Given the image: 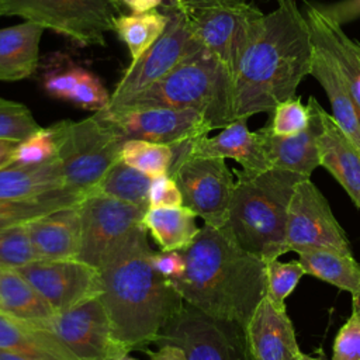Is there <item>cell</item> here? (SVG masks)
Here are the masks:
<instances>
[{
  "mask_svg": "<svg viewBox=\"0 0 360 360\" xmlns=\"http://www.w3.org/2000/svg\"><path fill=\"white\" fill-rule=\"evenodd\" d=\"M149 360H187L183 350L174 345L162 343L155 352H149Z\"/></svg>",
  "mask_w": 360,
  "mask_h": 360,
  "instance_id": "ee69618b",
  "label": "cell"
},
{
  "mask_svg": "<svg viewBox=\"0 0 360 360\" xmlns=\"http://www.w3.org/2000/svg\"><path fill=\"white\" fill-rule=\"evenodd\" d=\"M308 108L311 112V121L307 129L300 134L280 136L274 135L269 125L257 129L264 153L271 167H278L290 172H295L301 176L309 177L311 173L321 166L318 135L322 128L321 122V104L315 97H309Z\"/></svg>",
  "mask_w": 360,
  "mask_h": 360,
  "instance_id": "ac0fdd59",
  "label": "cell"
},
{
  "mask_svg": "<svg viewBox=\"0 0 360 360\" xmlns=\"http://www.w3.org/2000/svg\"><path fill=\"white\" fill-rule=\"evenodd\" d=\"M117 3L124 4L132 13H145L155 10L158 6L163 3V0H115Z\"/></svg>",
  "mask_w": 360,
  "mask_h": 360,
  "instance_id": "f6af8a7d",
  "label": "cell"
},
{
  "mask_svg": "<svg viewBox=\"0 0 360 360\" xmlns=\"http://www.w3.org/2000/svg\"><path fill=\"white\" fill-rule=\"evenodd\" d=\"M181 252L186 270L172 281L183 301L218 322L245 328L266 295V262L242 249L224 228L207 224Z\"/></svg>",
  "mask_w": 360,
  "mask_h": 360,
  "instance_id": "7a4b0ae2",
  "label": "cell"
},
{
  "mask_svg": "<svg viewBox=\"0 0 360 360\" xmlns=\"http://www.w3.org/2000/svg\"><path fill=\"white\" fill-rule=\"evenodd\" d=\"M0 312H1V309H0Z\"/></svg>",
  "mask_w": 360,
  "mask_h": 360,
  "instance_id": "816d5d0a",
  "label": "cell"
},
{
  "mask_svg": "<svg viewBox=\"0 0 360 360\" xmlns=\"http://www.w3.org/2000/svg\"><path fill=\"white\" fill-rule=\"evenodd\" d=\"M150 183V177L120 160L104 174L90 193H100L149 210Z\"/></svg>",
  "mask_w": 360,
  "mask_h": 360,
  "instance_id": "1f68e13d",
  "label": "cell"
},
{
  "mask_svg": "<svg viewBox=\"0 0 360 360\" xmlns=\"http://www.w3.org/2000/svg\"><path fill=\"white\" fill-rule=\"evenodd\" d=\"M232 79L222 65L202 46L181 60L160 80L124 105L174 107L202 111L215 128L232 122Z\"/></svg>",
  "mask_w": 360,
  "mask_h": 360,
  "instance_id": "5b68a950",
  "label": "cell"
},
{
  "mask_svg": "<svg viewBox=\"0 0 360 360\" xmlns=\"http://www.w3.org/2000/svg\"><path fill=\"white\" fill-rule=\"evenodd\" d=\"M183 205V195L176 181L169 176L152 179L149 188V208Z\"/></svg>",
  "mask_w": 360,
  "mask_h": 360,
  "instance_id": "b9f144b4",
  "label": "cell"
},
{
  "mask_svg": "<svg viewBox=\"0 0 360 360\" xmlns=\"http://www.w3.org/2000/svg\"><path fill=\"white\" fill-rule=\"evenodd\" d=\"M15 146H17V142L0 141V169L11 163V155Z\"/></svg>",
  "mask_w": 360,
  "mask_h": 360,
  "instance_id": "bcb514c9",
  "label": "cell"
},
{
  "mask_svg": "<svg viewBox=\"0 0 360 360\" xmlns=\"http://www.w3.org/2000/svg\"><path fill=\"white\" fill-rule=\"evenodd\" d=\"M309 121L311 112L308 105H304L300 97L292 96L273 110V120L269 124V128L274 135L288 136L307 129Z\"/></svg>",
  "mask_w": 360,
  "mask_h": 360,
  "instance_id": "74e56055",
  "label": "cell"
},
{
  "mask_svg": "<svg viewBox=\"0 0 360 360\" xmlns=\"http://www.w3.org/2000/svg\"><path fill=\"white\" fill-rule=\"evenodd\" d=\"M100 112L125 141L143 139L174 146L212 131L207 115L195 108L121 107Z\"/></svg>",
  "mask_w": 360,
  "mask_h": 360,
  "instance_id": "8fae6325",
  "label": "cell"
},
{
  "mask_svg": "<svg viewBox=\"0 0 360 360\" xmlns=\"http://www.w3.org/2000/svg\"><path fill=\"white\" fill-rule=\"evenodd\" d=\"M297 253L307 274L350 294L360 290V264L352 253L330 249H308Z\"/></svg>",
  "mask_w": 360,
  "mask_h": 360,
  "instance_id": "f1b7e54d",
  "label": "cell"
},
{
  "mask_svg": "<svg viewBox=\"0 0 360 360\" xmlns=\"http://www.w3.org/2000/svg\"><path fill=\"white\" fill-rule=\"evenodd\" d=\"M235 187L224 229L245 250L266 263L287 253L285 226L291 195L305 176L270 167L235 170Z\"/></svg>",
  "mask_w": 360,
  "mask_h": 360,
  "instance_id": "277c9868",
  "label": "cell"
},
{
  "mask_svg": "<svg viewBox=\"0 0 360 360\" xmlns=\"http://www.w3.org/2000/svg\"><path fill=\"white\" fill-rule=\"evenodd\" d=\"M152 263L160 274L170 280L180 278L186 270V259L180 250L155 252L152 256Z\"/></svg>",
  "mask_w": 360,
  "mask_h": 360,
  "instance_id": "7bdbcfd3",
  "label": "cell"
},
{
  "mask_svg": "<svg viewBox=\"0 0 360 360\" xmlns=\"http://www.w3.org/2000/svg\"><path fill=\"white\" fill-rule=\"evenodd\" d=\"M0 309L45 329L56 314L18 271L6 269H0Z\"/></svg>",
  "mask_w": 360,
  "mask_h": 360,
  "instance_id": "4316f807",
  "label": "cell"
},
{
  "mask_svg": "<svg viewBox=\"0 0 360 360\" xmlns=\"http://www.w3.org/2000/svg\"><path fill=\"white\" fill-rule=\"evenodd\" d=\"M287 250L330 249L352 253L349 239L319 188L304 177L297 183L287 211Z\"/></svg>",
  "mask_w": 360,
  "mask_h": 360,
  "instance_id": "4fadbf2b",
  "label": "cell"
},
{
  "mask_svg": "<svg viewBox=\"0 0 360 360\" xmlns=\"http://www.w3.org/2000/svg\"><path fill=\"white\" fill-rule=\"evenodd\" d=\"M169 22L158 41L122 75L115 86L107 108L127 104L145 89L160 80L181 60L202 48L184 18L170 6L165 7Z\"/></svg>",
  "mask_w": 360,
  "mask_h": 360,
  "instance_id": "30bf717a",
  "label": "cell"
},
{
  "mask_svg": "<svg viewBox=\"0 0 360 360\" xmlns=\"http://www.w3.org/2000/svg\"><path fill=\"white\" fill-rule=\"evenodd\" d=\"M190 149L197 156L233 159L246 172H263L271 167L257 131H249L246 120L231 122L215 136L193 139Z\"/></svg>",
  "mask_w": 360,
  "mask_h": 360,
  "instance_id": "7402d4cb",
  "label": "cell"
},
{
  "mask_svg": "<svg viewBox=\"0 0 360 360\" xmlns=\"http://www.w3.org/2000/svg\"><path fill=\"white\" fill-rule=\"evenodd\" d=\"M121 160L155 179L169 173L173 162V148L143 139H127L121 149Z\"/></svg>",
  "mask_w": 360,
  "mask_h": 360,
  "instance_id": "d6a6232c",
  "label": "cell"
},
{
  "mask_svg": "<svg viewBox=\"0 0 360 360\" xmlns=\"http://www.w3.org/2000/svg\"><path fill=\"white\" fill-rule=\"evenodd\" d=\"M39 260L32 246L27 224L0 231V269L18 270Z\"/></svg>",
  "mask_w": 360,
  "mask_h": 360,
  "instance_id": "836d02e7",
  "label": "cell"
},
{
  "mask_svg": "<svg viewBox=\"0 0 360 360\" xmlns=\"http://www.w3.org/2000/svg\"><path fill=\"white\" fill-rule=\"evenodd\" d=\"M18 271L55 312H65L103 294L97 267L79 259L37 260Z\"/></svg>",
  "mask_w": 360,
  "mask_h": 360,
  "instance_id": "5bb4252c",
  "label": "cell"
},
{
  "mask_svg": "<svg viewBox=\"0 0 360 360\" xmlns=\"http://www.w3.org/2000/svg\"><path fill=\"white\" fill-rule=\"evenodd\" d=\"M120 360H136V359H134V357H129V356H124L122 359H120Z\"/></svg>",
  "mask_w": 360,
  "mask_h": 360,
  "instance_id": "f907efd6",
  "label": "cell"
},
{
  "mask_svg": "<svg viewBox=\"0 0 360 360\" xmlns=\"http://www.w3.org/2000/svg\"><path fill=\"white\" fill-rule=\"evenodd\" d=\"M319 115L322 122L318 135L321 166L336 179L354 205L360 208V152L322 105Z\"/></svg>",
  "mask_w": 360,
  "mask_h": 360,
  "instance_id": "44dd1931",
  "label": "cell"
},
{
  "mask_svg": "<svg viewBox=\"0 0 360 360\" xmlns=\"http://www.w3.org/2000/svg\"><path fill=\"white\" fill-rule=\"evenodd\" d=\"M352 315L360 319V290L352 294Z\"/></svg>",
  "mask_w": 360,
  "mask_h": 360,
  "instance_id": "7dc6e473",
  "label": "cell"
},
{
  "mask_svg": "<svg viewBox=\"0 0 360 360\" xmlns=\"http://www.w3.org/2000/svg\"><path fill=\"white\" fill-rule=\"evenodd\" d=\"M44 30L31 21L0 28V82H17L34 75Z\"/></svg>",
  "mask_w": 360,
  "mask_h": 360,
  "instance_id": "d4e9b609",
  "label": "cell"
},
{
  "mask_svg": "<svg viewBox=\"0 0 360 360\" xmlns=\"http://www.w3.org/2000/svg\"><path fill=\"white\" fill-rule=\"evenodd\" d=\"M146 228L136 226L100 266L103 294L114 336L129 350L155 343L169 318L184 304L173 281L153 263Z\"/></svg>",
  "mask_w": 360,
  "mask_h": 360,
  "instance_id": "3957f363",
  "label": "cell"
},
{
  "mask_svg": "<svg viewBox=\"0 0 360 360\" xmlns=\"http://www.w3.org/2000/svg\"><path fill=\"white\" fill-rule=\"evenodd\" d=\"M84 72V68H80L72 62H62V65H53L45 72L42 77L44 90L51 97L69 100L70 93L73 91Z\"/></svg>",
  "mask_w": 360,
  "mask_h": 360,
  "instance_id": "f35d334b",
  "label": "cell"
},
{
  "mask_svg": "<svg viewBox=\"0 0 360 360\" xmlns=\"http://www.w3.org/2000/svg\"><path fill=\"white\" fill-rule=\"evenodd\" d=\"M146 210L100 194L87 193L80 201V250L77 259L97 269L110 252L142 225Z\"/></svg>",
  "mask_w": 360,
  "mask_h": 360,
  "instance_id": "7c38bea8",
  "label": "cell"
},
{
  "mask_svg": "<svg viewBox=\"0 0 360 360\" xmlns=\"http://www.w3.org/2000/svg\"><path fill=\"white\" fill-rule=\"evenodd\" d=\"M307 274L300 260L266 263V295L278 307H285V298L294 291L300 278Z\"/></svg>",
  "mask_w": 360,
  "mask_h": 360,
  "instance_id": "e575fe53",
  "label": "cell"
},
{
  "mask_svg": "<svg viewBox=\"0 0 360 360\" xmlns=\"http://www.w3.org/2000/svg\"><path fill=\"white\" fill-rule=\"evenodd\" d=\"M115 0H0V15H17L80 46H103L121 14Z\"/></svg>",
  "mask_w": 360,
  "mask_h": 360,
  "instance_id": "ba28073f",
  "label": "cell"
},
{
  "mask_svg": "<svg viewBox=\"0 0 360 360\" xmlns=\"http://www.w3.org/2000/svg\"><path fill=\"white\" fill-rule=\"evenodd\" d=\"M332 360H360V319L354 315H350L339 329L333 343Z\"/></svg>",
  "mask_w": 360,
  "mask_h": 360,
  "instance_id": "60d3db41",
  "label": "cell"
},
{
  "mask_svg": "<svg viewBox=\"0 0 360 360\" xmlns=\"http://www.w3.org/2000/svg\"><path fill=\"white\" fill-rule=\"evenodd\" d=\"M86 193L62 187L37 197L0 201V231L25 225L56 210L80 202Z\"/></svg>",
  "mask_w": 360,
  "mask_h": 360,
  "instance_id": "f546056e",
  "label": "cell"
},
{
  "mask_svg": "<svg viewBox=\"0 0 360 360\" xmlns=\"http://www.w3.org/2000/svg\"><path fill=\"white\" fill-rule=\"evenodd\" d=\"M315 46L295 0H278L257 21L232 80V122L273 112L311 75Z\"/></svg>",
  "mask_w": 360,
  "mask_h": 360,
  "instance_id": "6da1fadb",
  "label": "cell"
},
{
  "mask_svg": "<svg viewBox=\"0 0 360 360\" xmlns=\"http://www.w3.org/2000/svg\"><path fill=\"white\" fill-rule=\"evenodd\" d=\"M39 128L32 112L24 104L0 98V141L18 143Z\"/></svg>",
  "mask_w": 360,
  "mask_h": 360,
  "instance_id": "d590c367",
  "label": "cell"
},
{
  "mask_svg": "<svg viewBox=\"0 0 360 360\" xmlns=\"http://www.w3.org/2000/svg\"><path fill=\"white\" fill-rule=\"evenodd\" d=\"M193 141V139H191ZM186 141L173 148L169 176L179 186L183 205L214 228H224L235 187V176L222 158L197 156Z\"/></svg>",
  "mask_w": 360,
  "mask_h": 360,
  "instance_id": "9c48e42d",
  "label": "cell"
},
{
  "mask_svg": "<svg viewBox=\"0 0 360 360\" xmlns=\"http://www.w3.org/2000/svg\"><path fill=\"white\" fill-rule=\"evenodd\" d=\"M305 17L314 42L322 45L332 55L360 111V42L343 31L338 14L329 8L307 4Z\"/></svg>",
  "mask_w": 360,
  "mask_h": 360,
  "instance_id": "d6986e66",
  "label": "cell"
},
{
  "mask_svg": "<svg viewBox=\"0 0 360 360\" xmlns=\"http://www.w3.org/2000/svg\"><path fill=\"white\" fill-rule=\"evenodd\" d=\"M68 187L58 158L39 165L10 163L0 169V201L37 197Z\"/></svg>",
  "mask_w": 360,
  "mask_h": 360,
  "instance_id": "484cf974",
  "label": "cell"
},
{
  "mask_svg": "<svg viewBox=\"0 0 360 360\" xmlns=\"http://www.w3.org/2000/svg\"><path fill=\"white\" fill-rule=\"evenodd\" d=\"M51 129L68 187L87 194L121 160L125 139L100 111L80 121H59Z\"/></svg>",
  "mask_w": 360,
  "mask_h": 360,
  "instance_id": "8992f818",
  "label": "cell"
},
{
  "mask_svg": "<svg viewBox=\"0 0 360 360\" xmlns=\"http://www.w3.org/2000/svg\"><path fill=\"white\" fill-rule=\"evenodd\" d=\"M197 214L186 205L146 210L142 225L162 250H184L200 232Z\"/></svg>",
  "mask_w": 360,
  "mask_h": 360,
  "instance_id": "83f0119b",
  "label": "cell"
},
{
  "mask_svg": "<svg viewBox=\"0 0 360 360\" xmlns=\"http://www.w3.org/2000/svg\"><path fill=\"white\" fill-rule=\"evenodd\" d=\"M110 98L111 96L107 93L100 79L91 72L86 70L73 91L70 93L68 101L73 103L80 108L97 112L108 107Z\"/></svg>",
  "mask_w": 360,
  "mask_h": 360,
  "instance_id": "ab89813d",
  "label": "cell"
},
{
  "mask_svg": "<svg viewBox=\"0 0 360 360\" xmlns=\"http://www.w3.org/2000/svg\"><path fill=\"white\" fill-rule=\"evenodd\" d=\"M187 22L195 39L222 65L229 77L263 15L243 0H169Z\"/></svg>",
  "mask_w": 360,
  "mask_h": 360,
  "instance_id": "52a82bcc",
  "label": "cell"
},
{
  "mask_svg": "<svg viewBox=\"0 0 360 360\" xmlns=\"http://www.w3.org/2000/svg\"><path fill=\"white\" fill-rule=\"evenodd\" d=\"M314 46L315 53L311 76H314L323 87L330 101L333 120L360 152V111L347 90L332 55L316 42H314Z\"/></svg>",
  "mask_w": 360,
  "mask_h": 360,
  "instance_id": "cb8c5ba5",
  "label": "cell"
},
{
  "mask_svg": "<svg viewBox=\"0 0 360 360\" xmlns=\"http://www.w3.org/2000/svg\"><path fill=\"white\" fill-rule=\"evenodd\" d=\"M169 22L166 11L150 10L145 13L120 14L114 21L115 34L127 45L131 62H136L163 34Z\"/></svg>",
  "mask_w": 360,
  "mask_h": 360,
  "instance_id": "4dcf8cb0",
  "label": "cell"
},
{
  "mask_svg": "<svg viewBox=\"0 0 360 360\" xmlns=\"http://www.w3.org/2000/svg\"><path fill=\"white\" fill-rule=\"evenodd\" d=\"M39 260L77 259L80 250V202L56 210L27 224Z\"/></svg>",
  "mask_w": 360,
  "mask_h": 360,
  "instance_id": "ffe728a7",
  "label": "cell"
},
{
  "mask_svg": "<svg viewBox=\"0 0 360 360\" xmlns=\"http://www.w3.org/2000/svg\"><path fill=\"white\" fill-rule=\"evenodd\" d=\"M298 360H321V359H315V357H309V356H307V354H301V357L298 359Z\"/></svg>",
  "mask_w": 360,
  "mask_h": 360,
  "instance_id": "681fc988",
  "label": "cell"
},
{
  "mask_svg": "<svg viewBox=\"0 0 360 360\" xmlns=\"http://www.w3.org/2000/svg\"><path fill=\"white\" fill-rule=\"evenodd\" d=\"M252 360H298L302 354L285 307L267 295L255 308L243 328Z\"/></svg>",
  "mask_w": 360,
  "mask_h": 360,
  "instance_id": "e0dca14e",
  "label": "cell"
},
{
  "mask_svg": "<svg viewBox=\"0 0 360 360\" xmlns=\"http://www.w3.org/2000/svg\"><path fill=\"white\" fill-rule=\"evenodd\" d=\"M221 325L184 302L163 325L155 343L180 347L187 360H233V347Z\"/></svg>",
  "mask_w": 360,
  "mask_h": 360,
  "instance_id": "2e32d148",
  "label": "cell"
},
{
  "mask_svg": "<svg viewBox=\"0 0 360 360\" xmlns=\"http://www.w3.org/2000/svg\"><path fill=\"white\" fill-rule=\"evenodd\" d=\"M0 350L25 360H79L49 329L0 312Z\"/></svg>",
  "mask_w": 360,
  "mask_h": 360,
  "instance_id": "603a6c76",
  "label": "cell"
},
{
  "mask_svg": "<svg viewBox=\"0 0 360 360\" xmlns=\"http://www.w3.org/2000/svg\"><path fill=\"white\" fill-rule=\"evenodd\" d=\"M58 156L56 142L51 127L39 128L27 139L17 143L11 155V163L39 165Z\"/></svg>",
  "mask_w": 360,
  "mask_h": 360,
  "instance_id": "8d00e7d4",
  "label": "cell"
},
{
  "mask_svg": "<svg viewBox=\"0 0 360 360\" xmlns=\"http://www.w3.org/2000/svg\"><path fill=\"white\" fill-rule=\"evenodd\" d=\"M52 330L79 360H120L128 354L111 328L100 297L65 312H56L49 323Z\"/></svg>",
  "mask_w": 360,
  "mask_h": 360,
  "instance_id": "9a60e30c",
  "label": "cell"
},
{
  "mask_svg": "<svg viewBox=\"0 0 360 360\" xmlns=\"http://www.w3.org/2000/svg\"><path fill=\"white\" fill-rule=\"evenodd\" d=\"M0 360H25L17 354H13V353H8V352H4V350H0Z\"/></svg>",
  "mask_w": 360,
  "mask_h": 360,
  "instance_id": "c3c4849f",
  "label": "cell"
}]
</instances>
